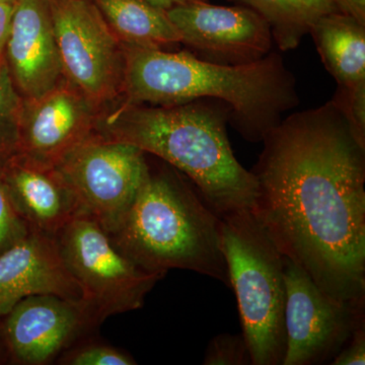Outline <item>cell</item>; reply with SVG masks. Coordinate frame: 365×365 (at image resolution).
<instances>
[{
	"label": "cell",
	"instance_id": "obj_15",
	"mask_svg": "<svg viewBox=\"0 0 365 365\" xmlns=\"http://www.w3.org/2000/svg\"><path fill=\"white\" fill-rule=\"evenodd\" d=\"M0 177L14 208L32 230L56 237L79 212L71 192L55 169L14 155Z\"/></svg>",
	"mask_w": 365,
	"mask_h": 365
},
{
	"label": "cell",
	"instance_id": "obj_7",
	"mask_svg": "<svg viewBox=\"0 0 365 365\" xmlns=\"http://www.w3.org/2000/svg\"><path fill=\"white\" fill-rule=\"evenodd\" d=\"M146 153L130 144L95 134L54 169L66 182L79 212L110 232L135 200L150 175Z\"/></svg>",
	"mask_w": 365,
	"mask_h": 365
},
{
	"label": "cell",
	"instance_id": "obj_14",
	"mask_svg": "<svg viewBox=\"0 0 365 365\" xmlns=\"http://www.w3.org/2000/svg\"><path fill=\"white\" fill-rule=\"evenodd\" d=\"M37 294L83 299L56 237L30 228L28 234L0 253V319L20 300Z\"/></svg>",
	"mask_w": 365,
	"mask_h": 365
},
{
	"label": "cell",
	"instance_id": "obj_3",
	"mask_svg": "<svg viewBox=\"0 0 365 365\" xmlns=\"http://www.w3.org/2000/svg\"><path fill=\"white\" fill-rule=\"evenodd\" d=\"M225 103L196 100L146 107L121 105L103 112L98 132L130 144L179 170L195 185L220 217L253 208L258 185L235 158L227 136Z\"/></svg>",
	"mask_w": 365,
	"mask_h": 365
},
{
	"label": "cell",
	"instance_id": "obj_26",
	"mask_svg": "<svg viewBox=\"0 0 365 365\" xmlns=\"http://www.w3.org/2000/svg\"><path fill=\"white\" fill-rule=\"evenodd\" d=\"M340 13L348 14L365 25V0H335Z\"/></svg>",
	"mask_w": 365,
	"mask_h": 365
},
{
	"label": "cell",
	"instance_id": "obj_4",
	"mask_svg": "<svg viewBox=\"0 0 365 365\" xmlns=\"http://www.w3.org/2000/svg\"><path fill=\"white\" fill-rule=\"evenodd\" d=\"M173 169H150L130 208L108 235L122 254L148 272L193 271L230 288L222 217L188 178Z\"/></svg>",
	"mask_w": 365,
	"mask_h": 365
},
{
	"label": "cell",
	"instance_id": "obj_19",
	"mask_svg": "<svg viewBox=\"0 0 365 365\" xmlns=\"http://www.w3.org/2000/svg\"><path fill=\"white\" fill-rule=\"evenodd\" d=\"M23 104L24 98L4 63L0 66V173L16 155Z\"/></svg>",
	"mask_w": 365,
	"mask_h": 365
},
{
	"label": "cell",
	"instance_id": "obj_13",
	"mask_svg": "<svg viewBox=\"0 0 365 365\" xmlns=\"http://www.w3.org/2000/svg\"><path fill=\"white\" fill-rule=\"evenodd\" d=\"M4 59L24 98L40 97L63 78L52 0H16Z\"/></svg>",
	"mask_w": 365,
	"mask_h": 365
},
{
	"label": "cell",
	"instance_id": "obj_29",
	"mask_svg": "<svg viewBox=\"0 0 365 365\" xmlns=\"http://www.w3.org/2000/svg\"><path fill=\"white\" fill-rule=\"evenodd\" d=\"M0 2H6V4H14L16 0H0Z\"/></svg>",
	"mask_w": 365,
	"mask_h": 365
},
{
	"label": "cell",
	"instance_id": "obj_10",
	"mask_svg": "<svg viewBox=\"0 0 365 365\" xmlns=\"http://www.w3.org/2000/svg\"><path fill=\"white\" fill-rule=\"evenodd\" d=\"M104 111L63 78L44 95L24 98L16 155L54 169L98 133Z\"/></svg>",
	"mask_w": 365,
	"mask_h": 365
},
{
	"label": "cell",
	"instance_id": "obj_9",
	"mask_svg": "<svg viewBox=\"0 0 365 365\" xmlns=\"http://www.w3.org/2000/svg\"><path fill=\"white\" fill-rule=\"evenodd\" d=\"M287 351L282 365L330 364L364 322L365 299H339L283 256Z\"/></svg>",
	"mask_w": 365,
	"mask_h": 365
},
{
	"label": "cell",
	"instance_id": "obj_1",
	"mask_svg": "<svg viewBox=\"0 0 365 365\" xmlns=\"http://www.w3.org/2000/svg\"><path fill=\"white\" fill-rule=\"evenodd\" d=\"M252 210L283 256L324 292L365 299V146L333 100L263 140Z\"/></svg>",
	"mask_w": 365,
	"mask_h": 365
},
{
	"label": "cell",
	"instance_id": "obj_8",
	"mask_svg": "<svg viewBox=\"0 0 365 365\" xmlns=\"http://www.w3.org/2000/svg\"><path fill=\"white\" fill-rule=\"evenodd\" d=\"M52 13L63 78L105 110L122 95L123 44L93 0H52Z\"/></svg>",
	"mask_w": 365,
	"mask_h": 365
},
{
	"label": "cell",
	"instance_id": "obj_18",
	"mask_svg": "<svg viewBox=\"0 0 365 365\" xmlns=\"http://www.w3.org/2000/svg\"><path fill=\"white\" fill-rule=\"evenodd\" d=\"M267 21L274 43L281 51L299 47L316 21L338 11L335 0H235Z\"/></svg>",
	"mask_w": 365,
	"mask_h": 365
},
{
	"label": "cell",
	"instance_id": "obj_2",
	"mask_svg": "<svg viewBox=\"0 0 365 365\" xmlns=\"http://www.w3.org/2000/svg\"><path fill=\"white\" fill-rule=\"evenodd\" d=\"M123 46L121 105L217 100L227 106L239 133L258 143L299 103L297 81L278 53L251 63L222 64L190 52Z\"/></svg>",
	"mask_w": 365,
	"mask_h": 365
},
{
	"label": "cell",
	"instance_id": "obj_11",
	"mask_svg": "<svg viewBox=\"0 0 365 365\" xmlns=\"http://www.w3.org/2000/svg\"><path fill=\"white\" fill-rule=\"evenodd\" d=\"M9 362L51 364L100 325L83 300L55 294L31 295L1 318Z\"/></svg>",
	"mask_w": 365,
	"mask_h": 365
},
{
	"label": "cell",
	"instance_id": "obj_22",
	"mask_svg": "<svg viewBox=\"0 0 365 365\" xmlns=\"http://www.w3.org/2000/svg\"><path fill=\"white\" fill-rule=\"evenodd\" d=\"M360 143L365 146V81L349 86H338L332 98Z\"/></svg>",
	"mask_w": 365,
	"mask_h": 365
},
{
	"label": "cell",
	"instance_id": "obj_12",
	"mask_svg": "<svg viewBox=\"0 0 365 365\" xmlns=\"http://www.w3.org/2000/svg\"><path fill=\"white\" fill-rule=\"evenodd\" d=\"M182 44L204 59L222 64H246L267 56L273 46L267 21L244 6H213L208 1L168 9Z\"/></svg>",
	"mask_w": 365,
	"mask_h": 365
},
{
	"label": "cell",
	"instance_id": "obj_28",
	"mask_svg": "<svg viewBox=\"0 0 365 365\" xmlns=\"http://www.w3.org/2000/svg\"><path fill=\"white\" fill-rule=\"evenodd\" d=\"M11 364V362H9V350H7L1 319H0V364Z\"/></svg>",
	"mask_w": 365,
	"mask_h": 365
},
{
	"label": "cell",
	"instance_id": "obj_27",
	"mask_svg": "<svg viewBox=\"0 0 365 365\" xmlns=\"http://www.w3.org/2000/svg\"><path fill=\"white\" fill-rule=\"evenodd\" d=\"M153 6L163 9H170L172 7L182 6V4H193V2L208 1V0H144Z\"/></svg>",
	"mask_w": 365,
	"mask_h": 365
},
{
	"label": "cell",
	"instance_id": "obj_25",
	"mask_svg": "<svg viewBox=\"0 0 365 365\" xmlns=\"http://www.w3.org/2000/svg\"><path fill=\"white\" fill-rule=\"evenodd\" d=\"M14 4L0 2V66L6 63L4 52L9 28H11V16H13Z\"/></svg>",
	"mask_w": 365,
	"mask_h": 365
},
{
	"label": "cell",
	"instance_id": "obj_6",
	"mask_svg": "<svg viewBox=\"0 0 365 365\" xmlns=\"http://www.w3.org/2000/svg\"><path fill=\"white\" fill-rule=\"evenodd\" d=\"M60 252L101 324L114 314L143 307L146 295L165 275L148 272L122 254L95 220L76 213L56 235Z\"/></svg>",
	"mask_w": 365,
	"mask_h": 365
},
{
	"label": "cell",
	"instance_id": "obj_23",
	"mask_svg": "<svg viewBox=\"0 0 365 365\" xmlns=\"http://www.w3.org/2000/svg\"><path fill=\"white\" fill-rule=\"evenodd\" d=\"M30 227L14 208L0 177V253L28 234Z\"/></svg>",
	"mask_w": 365,
	"mask_h": 365
},
{
	"label": "cell",
	"instance_id": "obj_24",
	"mask_svg": "<svg viewBox=\"0 0 365 365\" xmlns=\"http://www.w3.org/2000/svg\"><path fill=\"white\" fill-rule=\"evenodd\" d=\"M332 365L365 364V323L357 327L344 347L330 362Z\"/></svg>",
	"mask_w": 365,
	"mask_h": 365
},
{
	"label": "cell",
	"instance_id": "obj_5",
	"mask_svg": "<svg viewBox=\"0 0 365 365\" xmlns=\"http://www.w3.org/2000/svg\"><path fill=\"white\" fill-rule=\"evenodd\" d=\"M222 248L253 365H282L287 351L284 264L252 209L222 216Z\"/></svg>",
	"mask_w": 365,
	"mask_h": 365
},
{
	"label": "cell",
	"instance_id": "obj_20",
	"mask_svg": "<svg viewBox=\"0 0 365 365\" xmlns=\"http://www.w3.org/2000/svg\"><path fill=\"white\" fill-rule=\"evenodd\" d=\"M60 364L67 365H135L129 353L102 343L73 345L61 355Z\"/></svg>",
	"mask_w": 365,
	"mask_h": 365
},
{
	"label": "cell",
	"instance_id": "obj_16",
	"mask_svg": "<svg viewBox=\"0 0 365 365\" xmlns=\"http://www.w3.org/2000/svg\"><path fill=\"white\" fill-rule=\"evenodd\" d=\"M312 37L327 71L338 86L365 81V25L348 14L334 11L312 28Z\"/></svg>",
	"mask_w": 365,
	"mask_h": 365
},
{
	"label": "cell",
	"instance_id": "obj_21",
	"mask_svg": "<svg viewBox=\"0 0 365 365\" xmlns=\"http://www.w3.org/2000/svg\"><path fill=\"white\" fill-rule=\"evenodd\" d=\"M204 365H253L248 343L242 334L222 333L206 348Z\"/></svg>",
	"mask_w": 365,
	"mask_h": 365
},
{
	"label": "cell",
	"instance_id": "obj_17",
	"mask_svg": "<svg viewBox=\"0 0 365 365\" xmlns=\"http://www.w3.org/2000/svg\"><path fill=\"white\" fill-rule=\"evenodd\" d=\"M108 25L123 45L163 49L182 43L167 9L144 0H93Z\"/></svg>",
	"mask_w": 365,
	"mask_h": 365
}]
</instances>
